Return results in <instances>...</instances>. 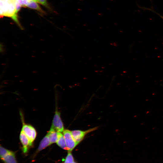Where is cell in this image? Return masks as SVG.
<instances>
[{"label":"cell","instance_id":"obj_1","mask_svg":"<svg viewBox=\"0 0 163 163\" xmlns=\"http://www.w3.org/2000/svg\"><path fill=\"white\" fill-rule=\"evenodd\" d=\"M1 16L11 18L17 24L20 28H23L18 18V11L16 8L15 0H0Z\"/></svg>","mask_w":163,"mask_h":163},{"label":"cell","instance_id":"obj_2","mask_svg":"<svg viewBox=\"0 0 163 163\" xmlns=\"http://www.w3.org/2000/svg\"><path fill=\"white\" fill-rule=\"evenodd\" d=\"M63 134L67 150L70 152L72 150L78 143L73 138L71 131L69 130H64Z\"/></svg>","mask_w":163,"mask_h":163},{"label":"cell","instance_id":"obj_3","mask_svg":"<svg viewBox=\"0 0 163 163\" xmlns=\"http://www.w3.org/2000/svg\"><path fill=\"white\" fill-rule=\"evenodd\" d=\"M22 130L29 139L31 144H32L37 136V132L35 129L30 125L23 123Z\"/></svg>","mask_w":163,"mask_h":163},{"label":"cell","instance_id":"obj_4","mask_svg":"<svg viewBox=\"0 0 163 163\" xmlns=\"http://www.w3.org/2000/svg\"><path fill=\"white\" fill-rule=\"evenodd\" d=\"M60 115V112L56 110L53 117L51 127L58 132H62L63 131L64 127Z\"/></svg>","mask_w":163,"mask_h":163},{"label":"cell","instance_id":"obj_5","mask_svg":"<svg viewBox=\"0 0 163 163\" xmlns=\"http://www.w3.org/2000/svg\"><path fill=\"white\" fill-rule=\"evenodd\" d=\"M97 128V127H95L85 131L74 130L71 131V133L75 140L78 143L82 141L87 133L96 130Z\"/></svg>","mask_w":163,"mask_h":163},{"label":"cell","instance_id":"obj_6","mask_svg":"<svg viewBox=\"0 0 163 163\" xmlns=\"http://www.w3.org/2000/svg\"><path fill=\"white\" fill-rule=\"evenodd\" d=\"M20 139L22 145V150L24 153H26L28 150V147L31 146V144L29 139L21 130L20 135Z\"/></svg>","mask_w":163,"mask_h":163},{"label":"cell","instance_id":"obj_7","mask_svg":"<svg viewBox=\"0 0 163 163\" xmlns=\"http://www.w3.org/2000/svg\"><path fill=\"white\" fill-rule=\"evenodd\" d=\"M51 144L56 142L58 139V132L51 127L47 133Z\"/></svg>","mask_w":163,"mask_h":163},{"label":"cell","instance_id":"obj_8","mask_svg":"<svg viewBox=\"0 0 163 163\" xmlns=\"http://www.w3.org/2000/svg\"><path fill=\"white\" fill-rule=\"evenodd\" d=\"M1 159L5 163H17L14 153L11 151L8 154Z\"/></svg>","mask_w":163,"mask_h":163},{"label":"cell","instance_id":"obj_9","mask_svg":"<svg viewBox=\"0 0 163 163\" xmlns=\"http://www.w3.org/2000/svg\"><path fill=\"white\" fill-rule=\"evenodd\" d=\"M51 144L48 136L46 134L41 141L37 149V151H40Z\"/></svg>","mask_w":163,"mask_h":163},{"label":"cell","instance_id":"obj_10","mask_svg":"<svg viewBox=\"0 0 163 163\" xmlns=\"http://www.w3.org/2000/svg\"><path fill=\"white\" fill-rule=\"evenodd\" d=\"M56 143L59 147L67 150L64 136L61 132H58V139Z\"/></svg>","mask_w":163,"mask_h":163},{"label":"cell","instance_id":"obj_11","mask_svg":"<svg viewBox=\"0 0 163 163\" xmlns=\"http://www.w3.org/2000/svg\"><path fill=\"white\" fill-rule=\"evenodd\" d=\"M26 7L36 10L41 13L43 14L45 13V12L41 8L37 2L32 0H30Z\"/></svg>","mask_w":163,"mask_h":163},{"label":"cell","instance_id":"obj_12","mask_svg":"<svg viewBox=\"0 0 163 163\" xmlns=\"http://www.w3.org/2000/svg\"><path fill=\"white\" fill-rule=\"evenodd\" d=\"M11 152V151L1 146L0 148V156L1 158H3L9 153Z\"/></svg>","mask_w":163,"mask_h":163},{"label":"cell","instance_id":"obj_13","mask_svg":"<svg viewBox=\"0 0 163 163\" xmlns=\"http://www.w3.org/2000/svg\"><path fill=\"white\" fill-rule=\"evenodd\" d=\"M74 162V158L70 152H68L64 162V163H72Z\"/></svg>","mask_w":163,"mask_h":163},{"label":"cell","instance_id":"obj_14","mask_svg":"<svg viewBox=\"0 0 163 163\" xmlns=\"http://www.w3.org/2000/svg\"><path fill=\"white\" fill-rule=\"evenodd\" d=\"M21 6V7H26L30 0H15Z\"/></svg>","mask_w":163,"mask_h":163},{"label":"cell","instance_id":"obj_15","mask_svg":"<svg viewBox=\"0 0 163 163\" xmlns=\"http://www.w3.org/2000/svg\"><path fill=\"white\" fill-rule=\"evenodd\" d=\"M38 2L44 6L46 8L49 9L50 8L47 3L46 0H38Z\"/></svg>","mask_w":163,"mask_h":163},{"label":"cell","instance_id":"obj_16","mask_svg":"<svg viewBox=\"0 0 163 163\" xmlns=\"http://www.w3.org/2000/svg\"><path fill=\"white\" fill-rule=\"evenodd\" d=\"M4 51V48L3 44L1 43L0 44V52L1 53L3 52Z\"/></svg>","mask_w":163,"mask_h":163},{"label":"cell","instance_id":"obj_17","mask_svg":"<svg viewBox=\"0 0 163 163\" xmlns=\"http://www.w3.org/2000/svg\"><path fill=\"white\" fill-rule=\"evenodd\" d=\"M35 2H38V0H32Z\"/></svg>","mask_w":163,"mask_h":163},{"label":"cell","instance_id":"obj_18","mask_svg":"<svg viewBox=\"0 0 163 163\" xmlns=\"http://www.w3.org/2000/svg\"><path fill=\"white\" fill-rule=\"evenodd\" d=\"M72 163H76L74 161Z\"/></svg>","mask_w":163,"mask_h":163}]
</instances>
